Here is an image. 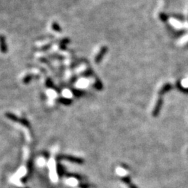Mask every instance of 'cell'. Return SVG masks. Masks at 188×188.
<instances>
[{
    "mask_svg": "<svg viewBox=\"0 0 188 188\" xmlns=\"http://www.w3.org/2000/svg\"><path fill=\"white\" fill-rule=\"evenodd\" d=\"M5 116L7 117L8 119L11 120V121H13L14 122H16V123H19L22 124V125H25L26 127L29 128L30 127V123L27 121V119H23V118H20L18 117H17L16 115H15L14 114L7 112L5 114Z\"/></svg>",
    "mask_w": 188,
    "mask_h": 188,
    "instance_id": "1",
    "label": "cell"
},
{
    "mask_svg": "<svg viewBox=\"0 0 188 188\" xmlns=\"http://www.w3.org/2000/svg\"><path fill=\"white\" fill-rule=\"evenodd\" d=\"M58 157H59L60 160H65L71 162H75L77 164H82L84 162V160L82 158L74 157V156H72V155H59Z\"/></svg>",
    "mask_w": 188,
    "mask_h": 188,
    "instance_id": "2",
    "label": "cell"
},
{
    "mask_svg": "<svg viewBox=\"0 0 188 188\" xmlns=\"http://www.w3.org/2000/svg\"><path fill=\"white\" fill-rule=\"evenodd\" d=\"M57 101L59 102V103L63 104V105H70L73 103V101H72L71 99L66 98H60L57 100Z\"/></svg>",
    "mask_w": 188,
    "mask_h": 188,
    "instance_id": "3",
    "label": "cell"
},
{
    "mask_svg": "<svg viewBox=\"0 0 188 188\" xmlns=\"http://www.w3.org/2000/svg\"><path fill=\"white\" fill-rule=\"evenodd\" d=\"M0 49H1V51L3 53H6L7 52V45H6L5 41L3 37L0 38Z\"/></svg>",
    "mask_w": 188,
    "mask_h": 188,
    "instance_id": "4",
    "label": "cell"
},
{
    "mask_svg": "<svg viewBox=\"0 0 188 188\" xmlns=\"http://www.w3.org/2000/svg\"><path fill=\"white\" fill-rule=\"evenodd\" d=\"M105 52H106V48H103V49L101 50V52H100L98 55L96 56V57H95V61L96 62V63H99V62L101 61L102 58H103L104 55H105Z\"/></svg>",
    "mask_w": 188,
    "mask_h": 188,
    "instance_id": "5",
    "label": "cell"
},
{
    "mask_svg": "<svg viewBox=\"0 0 188 188\" xmlns=\"http://www.w3.org/2000/svg\"><path fill=\"white\" fill-rule=\"evenodd\" d=\"M33 78H34V75H26L25 77L23 78V84H25V85H27V84L29 83L30 82H31V80L33 79Z\"/></svg>",
    "mask_w": 188,
    "mask_h": 188,
    "instance_id": "6",
    "label": "cell"
},
{
    "mask_svg": "<svg viewBox=\"0 0 188 188\" xmlns=\"http://www.w3.org/2000/svg\"><path fill=\"white\" fill-rule=\"evenodd\" d=\"M72 93H73V95L76 97H80L83 95L84 93L82 91H80V90H77V89H73V91H72Z\"/></svg>",
    "mask_w": 188,
    "mask_h": 188,
    "instance_id": "7",
    "label": "cell"
},
{
    "mask_svg": "<svg viewBox=\"0 0 188 188\" xmlns=\"http://www.w3.org/2000/svg\"><path fill=\"white\" fill-rule=\"evenodd\" d=\"M45 84H46V85H47V87H49V88H53L54 87L52 82V80H51L50 79V78H48V79H47V80H46V83Z\"/></svg>",
    "mask_w": 188,
    "mask_h": 188,
    "instance_id": "8",
    "label": "cell"
}]
</instances>
